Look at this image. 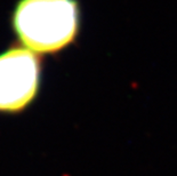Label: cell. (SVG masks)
Listing matches in <instances>:
<instances>
[{"instance_id":"6da1fadb","label":"cell","mask_w":177,"mask_h":176,"mask_svg":"<svg viewBox=\"0 0 177 176\" xmlns=\"http://www.w3.org/2000/svg\"><path fill=\"white\" fill-rule=\"evenodd\" d=\"M13 24L20 40L37 53H54L69 45L78 31L76 0H21Z\"/></svg>"},{"instance_id":"7a4b0ae2","label":"cell","mask_w":177,"mask_h":176,"mask_svg":"<svg viewBox=\"0 0 177 176\" xmlns=\"http://www.w3.org/2000/svg\"><path fill=\"white\" fill-rule=\"evenodd\" d=\"M40 64L30 49L12 48L0 54V111L25 108L36 96Z\"/></svg>"}]
</instances>
